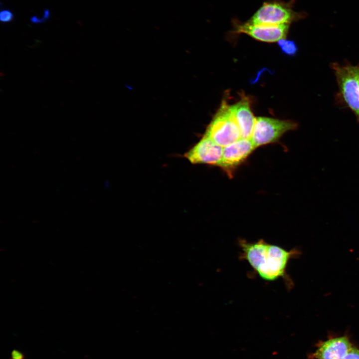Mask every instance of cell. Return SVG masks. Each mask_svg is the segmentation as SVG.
<instances>
[{
	"label": "cell",
	"mask_w": 359,
	"mask_h": 359,
	"mask_svg": "<svg viewBox=\"0 0 359 359\" xmlns=\"http://www.w3.org/2000/svg\"><path fill=\"white\" fill-rule=\"evenodd\" d=\"M229 107L239 127L241 138L250 139L256 118L251 111L248 100L243 98L236 103L229 105Z\"/></svg>",
	"instance_id": "cell-10"
},
{
	"label": "cell",
	"mask_w": 359,
	"mask_h": 359,
	"mask_svg": "<svg viewBox=\"0 0 359 359\" xmlns=\"http://www.w3.org/2000/svg\"><path fill=\"white\" fill-rule=\"evenodd\" d=\"M292 4V1L268 0L263 3L247 21L257 24H290L302 16L293 10Z\"/></svg>",
	"instance_id": "cell-3"
},
{
	"label": "cell",
	"mask_w": 359,
	"mask_h": 359,
	"mask_svg": "<svg viewBox=\"0 0 359 359\" xmlns=\"http://www.w3.org/2000/svg\"><path fill=\"white\" fill-rule=\"evenodd\" d=\"M343 97L359 120V81L357 66L332 65Z\"/></svg>",
	"instance_id": "cell-5"
},
{
	"label": "cell",
	"mask_w": 359,
	"mask_h": 359,
	"mask_svg": "<svg viewBox=\"0 0 359 359\" xmlns=\"http://www.w3.org/2000/svg\"><path fill=\"white\" fill-rule=\"evenodd\" d=\"M297 126L291 121L258 117L256 118L250 140L256 148L276 142L285 133L296 129Z\"/></svg>",
	"instance_id": "cell-4"
},
{
	"label": "cell",
	"mask_w": 359,
	"mask_h": 359,
	"mask_svg": "<svg viewBox=\"0 0 359 359\" xmlns=\"http://www.w3.org/2000/svg\"><path fill=\"white\" fill-rule=\"evenodd\" d=\"M13 17L12 12L8 10H3L0 13V19L2 22H9L12 20Z\"/></svg>",
	"instance_id": "cell-12"
},
{
	"label": "cell",
	"mask_w": 359,
	"mask_h": 359,
	"mask_svg": "<svg viewBox=\"0 0 359 359\" xmlns=\"http://www.w3.org/2000/svg\"><path fill=\"white\" fill-rule=\"evenodd\" d=\"M222 152L223 147L204 135L184 156L193 164H202L219 166Z\"/></svg>",
	"instance_id": "cell-8"
},
{
	"label": "cell",
	"mask_w": 359,
	"mask_h": 359,
	"mask_svg": "<svg viewBox=\"0 0 359 359\" xmlns=\"http://www.w3.org/2000/svg\"><path fill=\"white\" fill-rule=\"evenodd\" d=\"M343 359H359V350L352 347Z\"/></svg>",
	"instance_id": "cell-13"
},
{
	"label": "cell",
	"mask_w": 359,
	"mask_h": 359,
	"mask_svg": "<svg viewBox=\"0 0 359 359\" xmlns=\"http://www.w3.org/2000/svg\"><path fill=\"white\" fill-rule=\"evenodd\" d=\"M234 32L246 34L254 39L266 42H278L285 38L288 33L289 24L266 25L253 24L246 21L241 22L233 21Z\"/></svg>",
	"instance_id": "cell-6"
},
{
	"label": "cell",
	"mask_w": 359,
	"mask_h": 359,
	"mask_svg": "<svg viewBox=\"0 0 359 359\" xmlns=\"http://www.w3.org/2000/svg\"><path fill=\"white\" fill-rule=\"evenodd\" d=\"M239 244L241 250V259L246 260L262 279L273 281L281 278L288 288L293 287V283L287 273V268L290 259L300 255L299 249L287 250L269 244L264 239L254 242L240 239Z\"/></svg>",
	"instance_id": "cell-1"
},
{
	"label": "cell",
	"mask_w": 359,
	"mask_h": 359,
	"mask_svg": "<svg viewBox=\"0 0 359 359\" xmlns=\"http://www.w3.org/2000/svg\"><path fill=\"white\" fill-rule=\"evenodd\" d=\"M204 135L223 148L241 138L239 127L225 101L221 104Z\"/></svg>",
	"instance_id": "cell-2"
},
{
	"label": "cell",
	"mask_w": 359,
	"mask_h": 359,
	"mask_svg": "<svg viewBox=\"0 0 359 359\" xmlns=\"http://www.w3.org/2000/svg\"><path fill=\"white\" fill-rule=\"evenodd\" d=\"M352 348L347 336L338 337L322 343L311 356L316 359H343Z\"/></svg>",
	"instance_id": "cell-9"
},
{
	"label": "cell",
	"mask_w": 359,
	"mask_h": 359,
	"mask_svg": "<svg viewBox=\"0 0 359 359\" xmlns=\"http://www.w3.org/2000/svg\"><path fill=\"white\" fill-rule=\"evenodd\" d=\"M278 45L281 50L286 55L293 56L297 51V45L293 40L283 38L278 41Z\"/></svg>",
	"instance_id": "cell-11"
},
{
	"label": "cell",
	"mask_w": 359,
	"mask_h": 359,
	"mask_svg": "<svg viewBox=\"0 0 359 359\" xmlns=\"http://www.w3.org/2000/svg\"><path fill=\"white\" fill-rule=\"evenodd\" d=\"M357 69L358 78H359V66H357Z\"/></svg>",
	"instance_id": "cell-14"
},
{
	"label": "cell",
	"mask_w": 359,
	"mask_h": 359,
	"mask_svg": "<svg viewBox=\"0 0 359 359\" xmlns=\"http://www.w3.org/2000/svg\"><path fill=\"white\" fill-rule=\"evenodd\" d=\"M255 149L250 139L241 138L223 148L219 167L231 176L235 168L242 164Z\"/></svg>",
	"instance_id": "cell-7"
}]
</instances>
